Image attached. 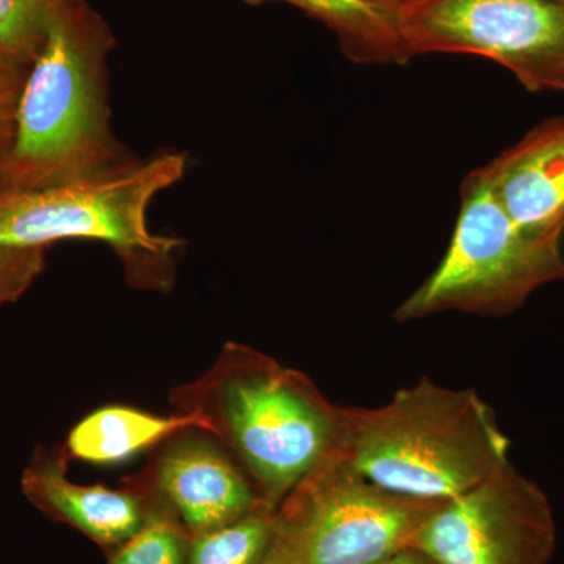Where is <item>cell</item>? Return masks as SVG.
Listing matches in <instances>:
<instances>
[{"label": "cell", "mask_w": 564, "mask_h": 564, "mask_svg": "<svg viewBox=\"0 0 564 564\" xmlns=\"http://www.w3.org/2000/svg\"><path fill=\"white\" fill-rule=\"evenodd\" d=\"M115 40L87 0H61L22 84L0 187L31 191L132 161L111 131L107 57Z\"/></svg>", "instance_id": "obj_1"}, {"label": "cell", "mask_w": 564, "mask_h": 564, "mask_svg": "<svg viewBox=\"0 0 564 564\" xmlns=\"http://www.w3.org/2000/svg\"><path fill=\"white\" fill-rule=\"evenodd\" d=\"M170 402L203 422L273 507L339 443L343 406L307 375L248 345L226 344L202 377L173 389Z\"/></svg>", "instance_id": "obj_2"}, {"label": "cell", "mask_w": 564, "mask_h": 564, "mask_svg": "<svg viewBox=\"0 0 564 564\" xmlns=\"http://www.w3.org/2000/svg\"><path fill=\"white\" fill-rule=\"evenodd\" d=\"M337 447L388 491L445 502L510 463V441L474 389L423 377L378 408H343Z\"/></svg>", "instance_id": "obj_3"}, {"label": "cell", "mask_w": 564, "mask_h": 564, "mask_svg": "<svg viewBox=\"0 0 564 564\" xmlns=\"http://www.w3.org/2000/svg\"><path fill=\"white\" fill-rule=\"evenodd\" d=\"M185 169V155L169 151L51 187H0V247L98 240L117 251L133 284L170 288L181 240L152 232L148 210L159 193L182 180Z\"/></svg>", "instance_id": "obj_4"}, {"label": "cell", "mask_w": 564, "mask_h": 564, "mask_svg": "<svg viewBox=\"0 0 564 564\" xmlns=\"http://www.w3.org/2000/svg\"><path fill=\"white\" fill-rule=\"evenodd\" d=\"M441 503L372 484L336 445L278 505L259 564L377 563L413 547Z\"/></svg>", "instance_id": "obj_5"}, {"label": "cell", "mask_w": 564, "mask_h": 564, "mask_svg": "<svg viewBox=\"0 0 564 564\" xmlns=\"http://www.w3.org/2000/svg\"><path fill=\"white\" fill-rule=\"evenodd\" d=\"M558 280H564V234L534 236L519 228L477 170L464 181L443 261L393 317L410 322L447 311L507 315L541 285Z\"/></svg>", "instance_id": "obj_6"}, {"label": "cell", "mask_w": 564, "mask_h": 564, "mask_svg": "<svg viewBox=\"0 0 564 564\" xmlns=\"http://www.w3.org/2000/svg\"><path fill=\"white\" fill-rule=\"evenodd\" d=\"M411 57L474 54L529 91H564V6L554 0H417L399 9Z\"/></svg>", "instance_id": "obj_7"}, {"label": "cell", "mask_w": 564, "mask_h": 564, "mask_svg": "<svg viewBox=\"0 0 564 564\" xmlns=\"http://www.w3.org/2000/svg\"><path fill=\"white\" fill-rule=\"evenodd\" d=\"M555 545L547 497L511 463L441 503L413 543L437 564H549Z\"/></svg>", "instance_id": "obj_8"}, {"label": "cell", "mask_w": 564, "mask_h": 564, "mask_svg": "<svg viewBox=\"0 0 564 564\" xmlns=\"http://www.w3.org/2000/svg\"><path fill=\"white\" fill-rule=\"evenodd\" d=\"M122 485L169 505L192 536L232 524L267 503L223 445L198 429L159 445L150 466Z\"/></svg>", "instance_id": "obj_9"}, {"label": "cell", "mask_w": 564, "mask_h": 564, "mask_svg": "<svg viewBox=\"0 0 564 564\" xmlns=\"http://www.w3.org/2000/svg\"><path fill=\"white\" fill-rule=\"evenodd\" d=\"M21 489L41 513L73 527L110 552L139 532L147 519L143 497L128 486L110 489L70 481L63 451L36 448L22 473Z\"/></svg>", "instance_id": "obj_10"}, {"label": "cell", "mask_w": 564, "mask_h": 564, "mask_svg": "<svg viewBox=\"0 0 564 564\" xmlns=\"http://www.w3.org/2000/svg\"><path fill=\"white\" fill-rule=\"evenodd\" d=\"M480 170L519 228L564 234V118L538 126Z\"/></svg>", "instance_id": "obj_11"}, {"label": "cell", "mask_w": 564, "mask_h": 564, "mask_svg": "<svg viewBox=\"0 0 564 564\" xmlns=\"http://www.w3.org/2000/svg\"><path fill=\"white\" fill-rule=\"evenodd\" d=\"M203 430L195 415L176 413L158 415L129 406H104L82 419L68 434L65 454L68 462L113 466L128 462L141 452L158 448L174 434Z\"/></svg>", "instance_id": "obj_12"}, {"label": "cell", "mask_w": 564, "mask_h": 564, "mask_svg": "<svg viewBox=\"0 0 564 564\" xmlns=\"http://www.w3.org/2000/svg\"><path fill=\"white\" fill-rule=\"evenodd\" d=\"M254 2V0H251ZM323 22L356 63H406L411 54L399 28V10L378 0H281Z\"/></svg>", "instance_id": "obj_13"}, {"label": "cell", "mask_w": 564, "mask_h": 564, "mask_svg": "<svg viewBox=\"0 0 564 564\" xmlns=\"http://www.w3.org/2000/svg\"><path fill=\"white\" fill-rule=\"evenodd\" d=\"M276 507L262 503L250 514L192 536L188 564H259L272 538Z\"/></svg>", "instance_id": "obj_14"}, {"label": "cell", "mask_w": 564, "mask_h": 564, "mask_svg": "<svg viewBox=\"0 0 564 564\" xmlns=\"http://www.w3.org/2000/svg\"><path fill=\"white\" fill-rule=\"evenodd\" d=\"M135 492L147 503V519L139 532L110 552L109 564H188L192 534L180 518L158 497Z\"/></svg>", "instance_id": "obj_15"}, {"label": "cell", "mask_w": 564, "mask_h": 564, "mask_svg": "<svg viewBox=\"0 0 564 564\" xmlns=\"http://www.w3.org/2000/svg\"><path fill=\"white\" fill-rule=\"evenodd\" d=\"M61 0H0V51L18 65H32Z\"/></svg>", "instance_id": "obj_16"}, {"label": "cell", "mask_w": 564, "mask_h": 564, "mask_svg": "<svg viewBox=\"0 0 564 564\" xmlns=\"http://www.w3.org/2000/svg\"><path fill=\"white\" fill-rule=\"evenodd\" d=\"M46 267V248L0 247V307L17 302Z\"/></svg>", "instance_id": "obj_17"}, {"label": "cell", "mask_w": 564, "mask_h": 564, "mask_svg": "<svg viewBox=\"0 0 564 564\" xmlns=\"http://www.w3.org/2000/svg\"><path fill=\"white\" fill-rule=\"evenodd\" d=\"M28 69L0 54V169L13 143L18 101Z\"/></svg>", "instance_id": "obj_18"}, {"label": "cell", "mask_w": 564, "mask_h": 564, "mask_svg": "<svg viewBox=\"0 0 564 564\" xmlns=\"http://www.w3.org/2000/svg\"><path fill=\"white\" fill-rule=\"evenodd\" d=\"M372 564H437L434 563L429 555L423 554V552L417 551V549L410 547L404 549L402 552H397L388 558L380 560V562Z\"/></svg>", "instance_id": "obj_19"}, {"label": "cell", "mask_w": 564, "mask_h": 564, "mask_svg": "<svg viewBox=\"0 0 564 564\" xmlns=\"http://www.w3.org/2000/svg\"><path fill=\"white\" fill-rule=\"evenodd\" d=\"M378 2L384 3V6L392 7V9L399 10L400 7L406 3V0H378Z\"/></svg>", "instance_id": "obj_20"}, {"label": "cell", "mask_w": 564, "mask_h": 564, "mask_svg": "<svg viewBox=\"0 0 564 564\" xmlns=\"http://www.w3.org/2000/svg\"><path fill=\"white\" fill-rule=\"evenodd\" d=\"M413 2H417V0H406V3H404V6H408V3H413Z\"/></svg>", "instance_id": "obj_21"}, {"label": "cell", "mask_w": 564, "mask_h": 564, "mask_svg": "<svg viewBox=\"0 0 564 564\" xmlns=\"http://www.w3.org/2000/svg\"><path fill=\"white\" fill-rule=\"evenodd\" d=\"M554 2H558L562 3V6H564V0H554Z\"/></svg>", "instance_id": "obj_22"}, {"label": "cell", "mask_w": 564, "mask_h": 564, "mask_svg": "<svg viewBox=\"0 0 564 564\" xmlns=\"http://www.w3.org/2000/svg\"><path fill=\"white\" fill-rule=\"evenodd\" d=\"M0 54H3V52H2V51H0ZM3 55H6V54H3Z\"/></svg>", "instance_id": "obj_23"}]
</instances>
